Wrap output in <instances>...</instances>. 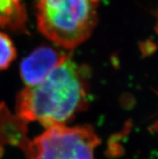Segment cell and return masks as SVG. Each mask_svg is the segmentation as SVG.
I'll use <instances>...</instances> for the list:
<instances>
[{"label":"cell","mask_w":158,"mask_h":159,"mask_svg":"<svg viewBox=\"0 0 158 159\" xmlns=\"http://www.w3.org/2000/svg\"><path fill=\"white\" fill-rule=\"evenodd\" d=\"M90 70L70 56L40 83L26 86L16 97V113L24 121L48 128L65 125L89 104Z\"/></svg>","instance_id":"cell-1"},{"label":"cell","mask_w":158,"mask_h":159,"mask_svg":"<svg viewBox=\"0 0 158 159\" xmlns=\"http://www.w3.org/2000/svg\"><path fill=\"white\" fill-rule=\"evenodd\" d=\"M99 1L36 0L39 31L62 48H75L90 37L96 26Z\"/></svg>","instance_id":"cell-2"},{"label":"cell","mask_w":158,"mask_h":159,"mask_svg":"<svg viewBox=\"0 0 158 159\" xmlns=\"http://www.w3.org/2000/svg\"><path fill=\"white\" fill-rule=\"evenodd\" d=\"M99 143V137L89 125H56L29 141L24 152L28 159H94Z\"/></svg>","instance_id":"cell-3"},{"label":"cell","mask_w":158,"mask_h":159,"mask_svg":"<svg viewBox=\"0 0 158 159\" xmlns=\"http://www.w3.org/2000/svg\"><path fill=\"white\" fill-rule=\"evenodd\" d=\"M70 55L50 46H40L32 51L20 64V75L27 86L40 83L53 69Z\"/></svg>","instance_id":"cell-4"},{"label":"cell","mask_w":158,"mask_h":159,"mask_svg":"<svg viewBox=\"0 0 158 159\" xmlns=\"http://www.w3.org/2000/svg\"><path fill=\"white\" fill-rule=\"evenodd\" d=\"M26 121L17 115H11L4 103L0 104V157L3 145H11L24 149L29 140L27 138Z\"/></svg>","instance_id":"cell-5"},{"label":"cell","mask_w":158,"mask_h":159,"mask_svg":"<svg viewBox=\"0 0 158 159\" xmlns=\"http://www.w3.org/2000/svg\"><path fill=\"white\" fill-rule=\"evenodd\" d=\"M26 20L23 0H0V28L25 32Z\"/></svg>","instance_id":"cell-6"},{"label":"cell","mask_w":158,"mask_h":159,"mask_svg":"<svg viewBox=\"0 0 158 159\" xmlns=\"http://www.w3.org/2000/svg\"><path fill=\"white\" fill-rule=\"evenodd\" d=\"M17 52L10 37L0 32V70H6L16 59Z\"/></svg>","instance_id":"cell-7"}]
</instances>
